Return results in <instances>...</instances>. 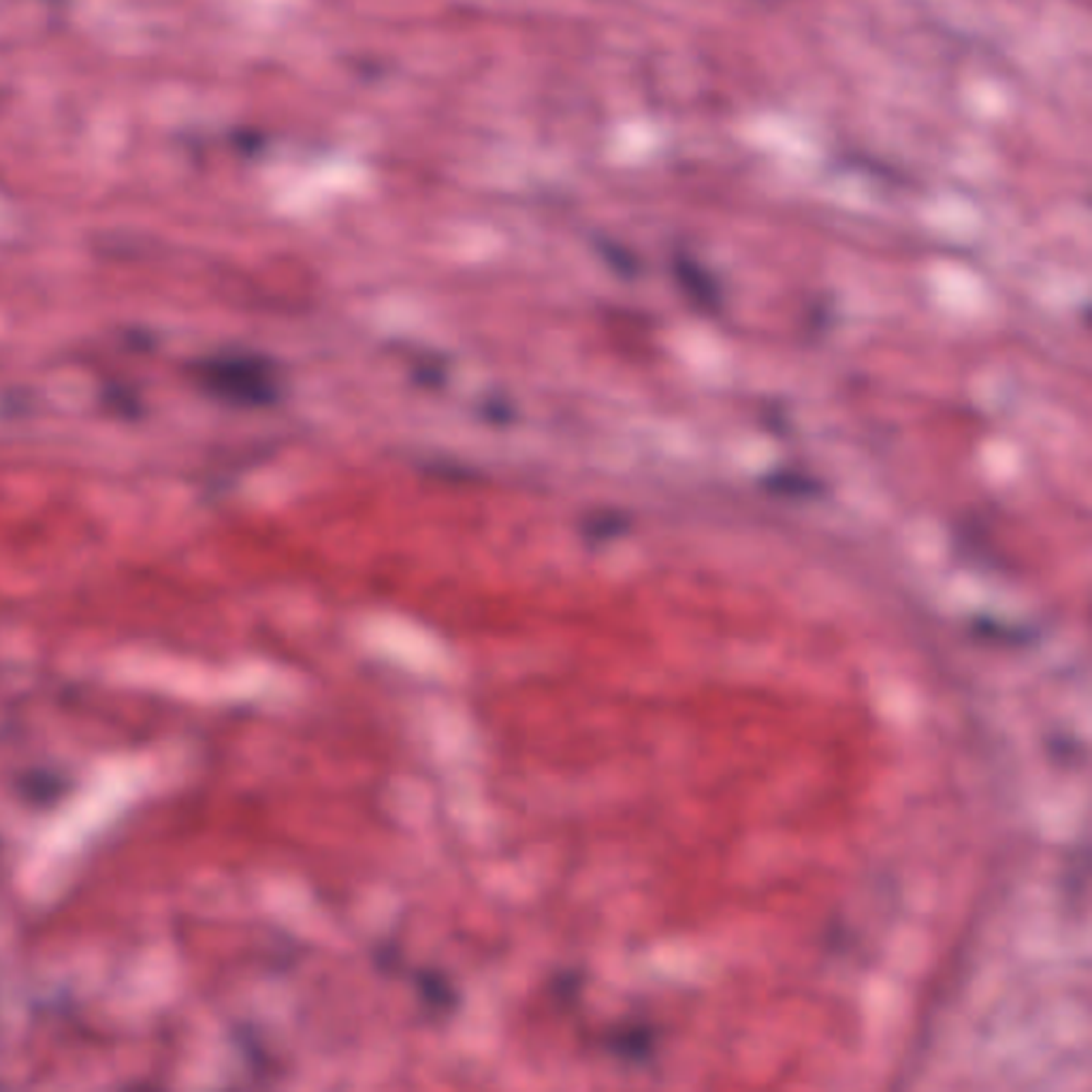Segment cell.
Listing matches in <instances>:
<instances>
[{"label": "cell", "instance_id": "obj_2", "mask_svg": "<svg viewBox=\"0 0 1092 1092\" xmlns=\"http://www.w3.org/2000/svg\"><path fill=\"white\" fill-rule=\"evenodd\" d=\"M768 489L773 491H782L787 495H809L818 491V484L813 481L804 479L801 474H794V472H777V474H770L768 479L764 481Z\"/></svg>", "mask_w": 1092, "mask_h": 1092}, {"label": "cell", "instance_id": "obj_1", "mask_svg": "<svg viewBox=\"0 0 1092 1092\" xmlns=\"http://www.w3.org/2000/svg\"><path fill=\"white\" fill-rule=\"evenodd\" d=\"M678 271H681V280L685 282L687 290L692 292V297L698 301L700 306L704 308H715L717 306V287H715V282L709 273H706L698 263H690V261H681L678 263Z\"/></svg>", "mask_w": 1092, "mask_h": 1092}]
</instances>
